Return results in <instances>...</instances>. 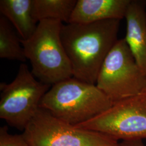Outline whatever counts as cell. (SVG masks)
Returning <instances> with one entry per match:
<instances>
[{"label":"cell","instance_id":"6da1fadb","mask_svg":"<svg viewBox=\"0 0 146 146\" xmlns=\"http://www.w3.org/2000/svg\"><path fill=\"white\" fill-rule=\"evenodd\" d=\"M120 20L63 24L61 37L73 78L95 84L104 60L119 40Z\"/></svg>","mask_w":146,"mask_h":146},{"label":"cell","instance_id":"7a4b0ae2","mask_svg":"<svg viewBox=\"0 0 146 146\" xmlns=\"http://www.w3.org/2000/svg\"><path fill=\"white\" fill-rule=\"evenodd\" d=\"M112 104L96 84L73 77L52 86L42 98L40 108L76 125L92 119Z\"/></svg>","mask_w":146,"mask_h":146},{"label":"cell","instance_id":"3957f363","mask_svg":"<svg viewBox=\"0 0 146 146\" xmlns=\"http://www.w3.org/2000/svg\"><path fill=\"white\" fill-rule=\"evenodd\" d=\"M63 23L46 20L38 23L33 35L21 42L33 75L50 86L73 78L72 66L61 37Z\"/></svg>","mask_w":146,"mask_h":146},{"label":"cell","instance_id":"277c9868","mask_svg":"<svg viewBox=\"0 0 146 146\" xmlns=\"http://www.w3.org/2000/svg\"><path fill=\"white\" fill-rule=\"evenodd\" d=\"M95 84L113 104L146 92V75L125 38L118 40L107 55Z\"/></svg>","mask_w":146,"mask_h":146},{"label":"cell","instance_id":"5b68a950","mask_svg":"<svg viewBox=\"0 0 146 146\" xmlns=\"http://www.w3.org/2000/svg\"><path fill=\"white\" fill-rule=\"evenodd\" d=\"M50 86L33 75L26 64L21 63L14 80L0 84V117L11 126L23 131L39 110Z\"/></svg>","mask_w":146,"mask_h":146},{"label":"cell","instance_id":"8992f818","mask_svg":"<svg viewBox=\"0 0 146 146\" xmlns=\"http://www.w3.org/2000/svg\"><path fill=\"white\" fill-rule=\"evenodd\" d=\"M29 146H115L104 134L73 125L40 108L22 133Z\"/></svg>","mask_w":146,"mask_h":146},{"label":"cell","instance_id":"52a82bcc","mask_svg":"<svg viewBox=\"0 0 146 146\" xmlns=\"http://www.w3.org/2000/svg\"><path fill=\"white\" fill-rule=\"evenodd\" d=\"M76 125L119 142L146 139V92L115 102L92 119Z\"/></svg>","mask_w":146,"mask_h":146},{"label":"cell","instance_id":"ba28073f","mask_svg":"<svg viewBox=\"0 0 146 146\" xmlns=\"http://www.w3.org/2000/svg\"><path fill=\"white\" fill-rule=\"evenodd\" d=\"M146 3L131 0L125 14V40L137 65L146 75Z\"/></svg>","mask_w":146,"mask_h":146},{"label":"cell","instance_id":"9c48e42d","mask_svg":"<svg viewBox=\"0 0 146 146\" xmlns=\"http://www.w3.org/2000/svg\"><path fill=\"white\" fill-rule=\"evenodd\" d=\"M131 0H77L69 23H90L125 17Z\"/></svg>","mask_w":146,"mask_h":146},{"label":"cell","instance_id":"30bf717a","mask_svg":"<svg viewBox=\"0 0 146 146\" xmlns=\"http://www.w3.org/2000/svg\"><path fill=\"white\" fill-rule=\"evenodd\" d=\"M32 9L33 0L0 1L1 15L9 21L22 40L29 38L36 29L38 22Z\"/></svg>","mask_w":146,"mask_h":146},{"label":"cell","instance_id":"8fae6325","mask_svg":"<svg viewBox=\"0 0 146 146\" xmlns=\"http://www.w3.org/2000/svg\"><path fill=\"white\" fill-rule=\"evenodd\" d=\"M77 0H33V16L37 22L46 20L68 23Z\"/></svg>","mask_w":146,"mask_h":146},{"label":"cell","instance_id":"7c38bea8","mask_svg":"<svg viewBox=\"0 0 146 146\" xmlns=\"http://www.w3.org/2000/svg\"><path fill=\"white\" fill-rule=\"evenodd\" d=\"M0 58L25 62L27 58L13 27L4 16H0Z\"/></svg>","mask_w":146,"mask_h":146},{"label":"cell","instance_id":"4fadbf2b","mask_svg":"<svg viewBox=\"0 0 146 146\" xmlns=\"http://www.w3.org/2000/svg\"><path fill=\"white\" fill-rule=\"evenodd\" d=\"M0 146H29L26 139L21 134H11L7 126L0 128Z\"/></svg>","mask_w":146,"mask_h":146},{"label":"cell","instance_id":"5bb4252c","mask_svg":"<svg viewBox=\"0 0 146 146\" xmlns=\"http://www.w3.org/2000/svg\"><path fill=\"white\" fill-rule=\"evenodd\" d=\"M115 146H146L142 140L119 141Z\"/></svg>","mask_w":146,"mask_h":146},{"label":"cell","instance_id":"9a60e30c","mask_svg":"<svg viewBox=\"0 0 146 146\" xmlns=\"http://www.w3.org/2000/svg\"></svg>","mask_w":146,"mask_h":146}]
</instances>
